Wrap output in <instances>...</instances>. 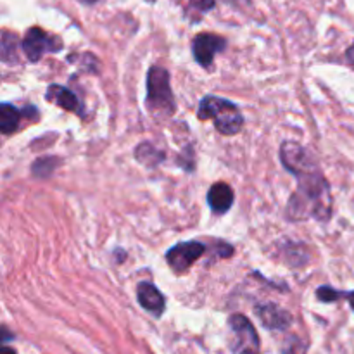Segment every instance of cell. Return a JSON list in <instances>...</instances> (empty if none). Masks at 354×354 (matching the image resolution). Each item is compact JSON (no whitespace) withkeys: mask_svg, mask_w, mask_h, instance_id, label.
Instances as JSON below:
<instances>
[{"mask_svg":"<svg viewBox=\"0 0 354 354\" xmlns=\"http://www.w3.org/2000/svg\"><path fill=\"white\" fill-rule=\"evenodd\" d=\"M297 192L289 201L290 218L313 216L317 220L327 221L332 214L330 187L317 166L297 175Z\"/></svg>","mask_w":354,"mask_h":354,"instance_id":"6da1fadb","label":"cell"},{"mask_svg":"<svg viewBox=\"0 0 354 354\" xmlns=\"http://www.w3.org/2000/svg\"><path fill=\"white\" fill-rule=\"evenodd\" d=\"M197 118L204 121L213 120L216 130L223 135L239 133L244 124V118L234 102L214 95H207L201 100Z\"/></svg>","mask_w":354,"mask_h":354,"instance_id":"7a4b0ae2","label":"cell"},{"mask_svg":"<svg viewBox=\"0 0 354 354\" xmlns=\"http://www.w3.org/2000/svg\"><path fill=\"white\" fill-rule=\"evenodd\" d=\"M147 106L156 116L166 118L175 113L169 73L159 66H152L147 73Z\"/></svg>","mask_w":354,"mask_h":354,"instance_id":"3957f363","label":"cell"},{"mask_svg":"<svg viewBox=\"0 0 354 354\" xmlns=\"http://www.w3.org/2000/svg\"><path fill=\"white\" fill-rule=\"evenodd\" d=\"M230 328V349L234 354H259V337L254 325L244 315H232L228 318Z\"/></svg>","mask_w":354,"mask_h":354,"instance_id":"277c9868","label":"cell"},{"mask_svg":"<svg viewBox=\"0 0 354 354\" xmlns=\"http://www.w3.org/2000/svg\"><path fill=\"white\" fill-rule=\"evenodd\" d=\"M62 48V41L59 37H52L41 28H30L26 31V37L23 40V50L26 54L28 61H40L41 55L47 52H59Z\"/></svg>","mask_w":354,"mask_h":354,"instance_id":"5b68a950","label":"cell"},{"mask_svg":"<svg viewBox=\"0 0 354 354\" xmlns=\"http://www.w3.org/2000/svg\"><path fill=\"white\" fill-rule=\"evenodd\" d=\"M206 252L201 242H180L166 252V261L175 273H183Z\"/></svg>","mask_w":354,"mask_h":354,"instance_id":"8992f818","label":"cell"},{"mask_svg":"<svg viewBox=\"0 0 354 354\" xmlns=\"http://www.w3.org/2000/svg\"><path fill=\"white\" fill-rule=\"evenodd\" d=\"M280 159H282L283 168L296 176L317 166V162L308 154L306 149L297 142H283L282 147H280Z\"/></svg>","mask_w":354,"mask_h":354,"instance_id":"52a82bcc","label":"cell"},{"mask_svg":"<svg viewBox=\"0 0 354 354\" xmlns=\"http://www.w3.org/2000/svg\"><path fill=\"white\" fill-rule=\"evenodd\" d=\"M225 47H227V40L213 33H201L192 41L194 57L204 68H209L213 64L214 55L223 50Z\"/></svg>","mask_w":354,"mask_h":354,"instance_id":"ba28073f","label":"cell"},{"mask_svg":"<svg viewBox=\"0 0 354 354\" xmlns=\"http://www.w3.org/2000/svg\"><path fill=\"white\" fill-rule=\"evenodd\" d=\"M137 297L140 306L145 311L152 313L154 317H161L162 311H165L166 301L165 296L159 292V289L156 286H152L151 282H142L137 287Z\"/></svg>","mask_w":354,"mask_h":354,"instance_id":"9c48e42d","label":"cell"},{"mask_svg":"<svg viewBox=\"0 0 354 354\" xmlns=\"http://www.w3.org/2000/svg\"><path fill=\"white\" fill-rule=\"evenodd\" d=\"M256 315L261 318L263 325L268 328H279V330H283L290 325L292 322V317H290L287 311H283L282 308L275 306V304H266V306H258L256 308Z\"/></svg>","mask_w":354,"mask_h":354,"instance_id":"30bf717a","label":"cell"},{"mask_svg":"<svg viewBox=\"0 0 354 354\" xmlns=\"http://www.w3.org/2000/svg\"><path fill=\"white\" fill-rule=\"evenodd\" d=\"M207 203H209L213 213H227L232 207V204H234V190L230 189V185L223 182L214 183L209 189V192H207Z\"/></svg>","mask_w":354,"mask_h":354,"instance_id":"8fae6325","label":"cell"},{"mask_svg":"<svg viewBox=\"0 0 354 354\" xmlns=\"http://www.w3.org/2000/svg\"><path fill=\"white\" fill-rule=\"evenodd\" d=\"M47 100L48 102H54L55 106L62 107L64 111H71V113H78L80 109V100L71 90H68L66 86L61 85H50L47 88Z\"/></svg>","mask_w":354,"mask_h":354,"instance_id":"7c38bea8","label":"cell"},{"mask_svg":"<svg viewBox=\"0 0 354 354\" xmlns=\"http://www.w3.org/2000/svg\"><path fill=\"white\" fill-rule=\"evenodd\" d=\"M23 116V111L14 107L12 104L3 102L0 106V130L3 135H10L19 127V120Z\"/></svg>","mask_w":354,"mask_h":354,"instance_id":"4fadbf2b","label":"cell"},{"mask_svg":"<svg viewBox=\"0 0 354 354\" xmlns=\"http://www.w3.org/2000/svg\"><path fill=\"white\" fill-rule=\"evenodd\" d=\"M180 2H183L185 16H189L196 23L214 7V0H180Z\"/></svg>","mask_w":354,"mask_h":354,"instance_id":"5bb4252c","label":"cell"},{"mask_svg":"<svg viewBox=\"0 0 354 354\" xmlns=\"http://www.w3.org/2000/svg\"><path fill=\"white\" fill-rule=\"evenodd\" d=\"M16 35H10L9 31H3L2 33V59L6 62H9V54H16Z\"/></svg>","mask_w":354,"mask_h":354,"instance_id":"9a60e30c","label":"cell"},{"mask_svg":"<svg viewBox=\"0 0 354 354\" xmlns=\"http://www.w3.org/2000/svg\"><path fill=\"white\" fill-rule=\"evenodd\" d=\"M317 297L322 301V303H334V301L344 297V292H339V290L332 289V287L324 286L317 290Z\"/></svg>","mask_w":354,"mask_h":354,"instance_id":"2e32d148","label":"cell"},{"mask_svg":"<svg viewBox=\"0 0 354 354\" xmlns=\"http://www.w3.org/2000/svg\"><path fill=\"white\" fill-rule=\"evenodd\" d=\"M283 354H306V348H304V342L297 337H290L287 341Z\"/></svg>","mask_w":354,"mask_h":354,"instance_id":"e0dca14e","label":"cell"},{"mask_svg":"<svg viewBox=\"0 0 354 354\" xmlns=\"http://www.w3.org/2000/svg\"><path fill=\"white\" fill-rule=\"evenodd\" d=\"M346 59H348V62H349V64H351L353 68H354V44L351 45V47H349L348 54H346Z\"/></svg>","mask_w":354,"mask_h":354,"instance_id":"ac0fdd59","label":"cell"},{"mask_svg":"<svg viewBox=\"0 0 354 354\" xmlns=\"http://www.w3.org/2000/svg\"><path fill=\"white\" fill-rule=\"evenodd\" d=\"M344 297H348L349 304H351V308H353V311H354V290H353V292H344Z\"/></svg>","mask_w":354,"mask_h":354,"instance_id":"d6986e66","label":"cell"},{"mask_svg":"<svg viewBox=\"0 0 354 354\" xmlns=\"http://www.w3.org/2000/svg\"><path fill=\"white\" fill-rule=\"evenodd\" d=\"M0 354H16V351H14V349H10V348H3L2 353H0Z\"/></svg>","mask_w":354,"mask_h":354,"instance_id":"ffe728a7","label":"cell"},{"mask_svg":"<svg viewBox=\"0 0 354 354\" xmlns=\"http://www.w3.org/2000/svg\"><path fill=\"white\" fill-rule=\"evenodd\" d=\"M80 2H83V3H95V2H99V0H80Z\"/></svg>","mask_w":354,"mask_h":354,"instance_id":"44dd1931","label":"cell"}]
</instances>
